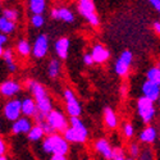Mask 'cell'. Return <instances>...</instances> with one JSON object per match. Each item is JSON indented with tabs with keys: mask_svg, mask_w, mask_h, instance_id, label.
Returning <instances> with one entry per match:
<instances>
[{
	"mask_svg": "<svg viewBox=\"0 0 160 160\" xmlns=\"http://www.w3.org/2000/svg\"><path fill=\"white\" fill-rule=\"evenodd\" d=\"M2 16H3L4 18H7L8 21H10V22L17 23V22L19 21V18H21V13H19V10H18L17 8H14V7H5V8H3V10H2Z\"/></svg>",
	"mask_w": 160,
	"mask_h": 160,
	"instance_id": "484cf974",
	"label": "cell"
},
{
	"mask_svg": "<svg viewBox=\"0 0 160 160\" xmlns=\"http://www.w3.org/2000/svg\"><path fill=\"white\" fill-rule=\"evenodd\" d=\"M159 21H160V18H159Z\"/></svg>",
	"mask_w": 160,
	"mask_h": 160,
	"instance_id": "c3c4849f",
	"label": "cell"
},
{
	"mask_svg": "<svg viewBox=\"0 0 160 160\" xmlns=\"http://www.w3.org/2000/svg\"><path fill=\"white\" fill-rule=\"evenodd\" d=\"M22 101V115L30 119H35V117L38 114L37 105L32 96H24L21 99Z\"/></svg>",
	"mask_w": 160,
	"mask_h": 160,
	"instance_id": "d6986e66",
	"label": "cell"
},
{
	"mask_svg": "<svg viewBox=\"0 0 160 160\" xmlns=\"http://www.w3.org/2000/svg\"><path fill=\"white\" fill-rule=\"evenodd\" d=\"M7 69H8L9 73H16V72L18 71V64H17V62H16V63H12V64H8V65H7Z\"/></svg>",
	"mask_w": 160,
	"mask_h": 160,
	"instance_id": "8d00e7d4",
	"label": "cell"
},
{
	"mask_svg": "<svg viewBox=\"0 0 160 160\" xmlns=\"http://www.w3.org/2000/svg\"><path fill=\"white\" fill-rule=\"evenodd\" d=\"M46 72H48V76L49 78L51 79H57L60 77L62 74V63L59 59H51L48 64V68H46Z\"/></svg>",
	"mask_w": 160,
	"mask_h": 160,
	"instance_id": "cb8c5ba5",
	"label": "cell"
},
{
	"mask_svg": "<svg viewBox=\"0 0 160 160\" xmlns=\"http://www.w3.org/2000/svg\"><path fill=\"white\" fill-rule=\"evenodd\" d=\"M7 151H8V143L2 136H0V156L7 155Z\"/></svg>",
	"mask_w": 160,
	"mask_h": 160,
	"instance_id": "e575fe53",
	"label": "cell"
},
{
	"mask_svg": "<svg viewBox=\"0 0 160 160\" xmlns=\"http://www.w3.org/2000/svg\"><path fill=\"white\" fill-rule=\"evenodd\" d=\"M136 112L141 122L145 126H149L152 123V121L156 117V105L155 102L140 96L136 101Z\"/></svg>",
	"mask_w": 160,
	"mask_h": 160,
	"instance_id": "5b68a950",
	"label": "cell"
},
{
	"mask_svg": "<svg viewBox=\"0 0 160 160\" xmlns=\"http://www.w3.org/2000/svg\"><path fill=\"white\" fill-rule=\"evenodd\" d=\"M46 23V18L45 16H31L30 17V24L32 26L33 28L38 30V28H42Z\"/></svg>",
	"mask_w": 160,
	"mask_h": 160,
	"instance_id": "f546056e",
	"label": "cell"
},
{
	"mask_svg": "<svg viewBox=\"0 0 160 160\" xmlns=\"http://www.w3.org/2000/svg\"><path fill=\"white\" fill-rule=\"evenodd\" d=\"M122 135L127 140H132L136 135V128L131 122H124L122 126Z\"/></svg>",
	"mask_w": 160,
	"mask_h": 160,
	"instance_id": "f1b7e54d",
	"label": "cell"
},
{
	"mask_svg": "<svg viewBox=\"0 0 160 160\" xmlns=\"http://www.w3.org/2000/svg\"><path fill=\"white\" fill-rule=\"evenodd\" d=\"M0 132H2V122H0Z\"/></svg>",
	"mask_w": 160,
	"mask_h": 160,
	"instance_id": "bcb514c9",
	"label": "cell"
},
{
	"mask_svg": "<svg viewBox=\"0 0 160 160\" xmlns=\"http://www.w3.org/2000/svg\"><path fill=\"white\" fill-rule=\"evenodd\" d=\"M27 8L31 16H44L48 10V3L45 0H30L27 3Z\"/></svg>",
	"mask_w": 160,
	"mask_h": 160,
	"instance_id": "44dd1931",
	"label": "cell"
},
{
	"mask_svg": "<svg viewBox=\"0 0 160 160\" xmlns=\"http://www.w3.org/2000/svg\"><path fill=\"white\" fill-rule=\"evenodd\" d=\"M2 115L7 122L10 124L14 123L16 121L22 117V101L21 99H10L8 100L2 108Z\"/></svg>",
	"mask_w": 160,
	"mask_h": 160,
	"instance_id": "ba28073f",
	"label": "cell"
},
{
	"mask_svg": "<svg viewBox=\"0 0 160 160\" xmlns=\"http://www.w3.org/2000/svg\"><path fill=\"white\" fill-rule=\"evenodd\" d=\"M137 160H155V154H154L152 149L149 148V146L143 148Z\"/></svg>",
	"mask_w": 160,
	"mask_h": 160,
	"instance_id": "4dcf8cb0",
	"label": "cell"
},
{
	"mask_svg": "<svg viewBox=\"0 0 160 160\" xmlns=\"http://www.w3.org/2000/svg\"><path fill=\"white\" fill-rule=\"evenodd\" d=\"M49 16H50L51 19L59 21V22H63V23H73L76 21L74 12L67 5L52 7L49 10Z\"/></svg>",
	"mask_w": 160,
	"mask_h": 160,
	"instance_id": "8fae6325",
	"label": "cell"
},
{
	"mask_svg": "<svg viewBox=\"0 0 160 160\" xmlns=\"http://www.w3.org/2000/svg\"><path fill=\"white\" fill-rule=\"evenodd\" d=\"M159 137H160V129H159Z\"/></svg>",
	"mask_w": 160,
	"mask_h": 160,
	"instance_id": "7dc6e473",
	"label": "cell"
},
{
	"mask_svg": "<svg viewBox=\"0 0 160 160\" xmlns=\"http://www.w3.org/2000/svg\"><path fill=\"white\" fill-rule=\"evenodd\" d=\"M50 38L46 33H38L32 42V57L35 59H44L49 54Z\"/></svg>",
	"mask_w": 160,
	"mask_h": 160,
	"instance_id": "30bf717a",
	"label": "cell"
},
{
	"mask_svg": "<svg viewBox=\"0 0 160 160\" xmlns=\"http://www.w3.org/2000/svg\"><path fill=\"white\" fill-rule=\"evenodd\" d=\"M16 51L21 58H28L32 55V44L27 38H19L16 44Z\"/></svg>",
	"mask_w": 160,
	"mask_h": 160,
	"instance_id": "7402d4cb",
	"label": "cell"
},
{
	"mask_svg": "<svg viewBox=\"0 0 160 160\" xmlns=\"http://www.w3.org/2000/svg\"><path fill=\"white\" fill-rule=\"evenodd\" d=\"M141 96L152 102H158L160 98V86L149 79H145L141 85Z\"/></svg>",
	"mask_w": 160,
	"mask_h": 160,
	"instance_id": "4fadbf2b",
	"label": "cell"
},
{
	"mask_svg": "<svg viewBox=\"0 0 160 160\" xmlns=\"http://www.w3.org/2000/svg\"><path fill=\"white\" fill-rule=\"evenodd\" d=\"M45 121L55 133H62L63 135L64 131L69 127V118H67L65 113L59 108L52 109L48 114Z\"/></svg>",
	"mask_w": 160,
	"mask_h": 160,
	"instance_id": "52a82bcc",
	"label": "cell"
},
{
	"mask_svg": "<svg viewBox=\"0 0 160 160\" xmlns=\"http://www.w3.org/2000/svg\"><path fill=\"white\" fill-rule=\"evenodd\" d=\"M16 31H17V23L10 22L3 16H0V33L9 36L12 33H14Z\"/></svg>",
	"mask_w": 160,
	"mask_h": 160,
	"instance_id": "d4e9b609",
	"label": "cell"
},
{
	"mask_svg": "<svg viewBox=\"0 0 160 160\" xmlns=\"http://www.w3.org/2000/svg\"><path fill=\"white\" fill-rule=\"evenodd\" d=\"M159 137V131L155 126L152 124H149V126H145L140 132H138V142L142 143V145H146V146H150L152 143L156 142Z\"/></svg>",
	"mask_w": 160,
	"mask_h": 160,
	"instance_id": "5bb4252c",
	"label": "cell"
},
{
	"mask_svg": "<svg viewBox=\"0 0 160 160\" xmlns=\"http://www.w3.org/2000/svg\"><path fill=\"white\" fill-rule=\"evenodd\" d=\"M26 87H27L31 96L33 98L37 105L38 113L48 117V114L54 109V104H52V99L49 94V91L46 90V87L38 81H36V79H28L26 82Z\"/></svg>",
	"mask_w": 160,
	"mask_h": 160,
	"instance_id": "6da1fadb",
	"label": "cell"
},
{
	"mask_svg": "<svg viewBox=\"0 0 160 160\" xmlns=\"http://www.w3.org/2000/svg\"><path fill=\"white\" fill-rule=\"evenodd\" d=\"M91 55L95 64H104L110 59V51L109 49L104 46L102 44H94L91 48Z\"/></svg>",
	"mask_w": 160,
	"mask_h": 160,
	"instance_id": "ac0fdd59",
	"label": "cell"
},
{
	"mask_svg": "<svg viewBox=\"0 0 160 160\" xmlns=\"http://www.w3.org/2000/svg\"><path fill=\"white\" fill-rule=\"evenodd\" d=\"M69 50H71V40H69V37L62 36V37L57 38V41L54 42V51H55V54H57L59 60L68 59Z\"/></svg>",
	"mask_w": 160,
	"mask_h": 160,
	"instance_id": "e0dca14e",
	"label": "cell"
},
{
	"mask_svg": "<svg viewBox=\"0 0 160 160\" xmlns=\"http://www.w3.org/2000/svg\"><path fill=\"white\" fill-rule=\"evenodd\" d=\"M102 121H104V124L108 129H117L118 126H119V118H118V114L115 113V110L110 106H106L104 108V112H102Z\"/></svg>",
	"mask_w": 160,
	"mask_h": 160,
	"instance_id": "ffe728a7",
	"label": "cell"
},
{
	"mask_svg": "<svg viewBox=\"0 0 160 160\" xmlns=\"http://www.w3.org/2000/svg\"><path fill=\"white\" fill-rule=\"evenodd\" d=\"M0 160H9V158L7 155H4V156H0Z\"/></svg>",
	"mask_w": 160,
	"mask_h": 160,
	"instance_id": "b9f144b4",
	"label": "cell"
},
{
	"mask_svg": "<svg viewBox=\"0 0 160 160\" xmlns=\"http://www.w3.org/2000/svg\"><path fill=\"white\" fill-rule=\"evenodd\" d=\"M146 79H149L151 82H155L160 86V64L158 63L156 65H152L146 71Z\"/></svg>",
	"mask_w": 160,
	"mask_h": 160,
	"instance_id": "4316f807",
	"label": "cell"
},
{
	"mask_svg": "<svg viewBox=\"0 0 160 160\" xmlns=\"http://www.w3.org/2000/svg\"><path fill=\"white\" fill-rule=\"evenodd\" d=\"M40 149L45 155H67L71 152V145L65 141L62 133H52L45 136V138L40 142Z\"/></svg>",
	"mask_w": 160,
	"mask_h": 160,
	"instance_id": "3957f363",
	"label": "cell"
},
{
	"mask_svg": "<svg viewBox=\"0 0 160 160\" xmlns=\"http://www.w3.org/2000/svg\"><path fill=\"white\" fill-rule=\"evenodd\" d=\"M82 62L87 67H91V65H94V59H92V55H91V52H85L83 57H82Z\"/></svg>",
	"mask_w": 160,
	"mask_h": 160,
	"instance_id": "836d02e7",
	"label": "cell"
},
{
	"mask_svg": "<svg viewBox=\"0 0 160 160\" xmlns=\"http://www.w3.org/2000/svg\"><path fill=\"white\" fill-rule=\"evenodd\" d=\"M48 160H69V158L67 155H51Z\"/></svg>",
	"mask_w": 160,
	"mask_h": 160,
	"instance_id": "74e56055",
	"label": "cell"
},
{
	"mask_svg": "<svg viewBox=\"0 0 160 160\" xmlns=\"http://www.w3.org/2000/svg\"><path fill=\"white\" fill-rule=\"evenodd\" d=\"M78 160H90L87 156H83V158H81V159H78Z\"/></svg>",
	"mask_w": 160,
	"mask_h": 160,
	"instance_id": "7bdbcfd3",
	"label": "cell"
},
{
	"mask_svg": "<svg viewBox=\"0 0 160 160\" xmlns=\"http://www.w3.org/2000/svg\"><path fill=\"white\" fill-rule=\"evenodd\" d=\"M0 4H2V3H0Z\"/></svg>",
	"mask_w": 160,
	"mask_h": 160,
	"instance_id": "681fc988",
	"label": "cell"
},
{
	"mask_svg": "<svg viewBox=\"0 0 160 160\" xmlns=\"http://www.w3.org/2000/svg\"><path fill=\"white\" fill-rule=\"evenodd\" d=\"M69 145H83L88 141L90 131L81 118H69V127L63 133Z\"/></svg>",
	"mask_w": 160,
	"mask_h": 160,
	"instance_id": "7a4b0ae2",
	"label": "cell"
},
{
	"mask_svg": "<svg viewBox=\"0 0 160 160\" xmlns=\"http://www.w3.org/2000/svg\"><path fill=\"white\" fill-rule=\"evenodd\" d=\"M152 30L158 36H160V21H155L152 23Z\"/></svg>",
	"mask_w": 160,
	"mask_h": 160,
	"instance_id": "ab89813d",
	"label": "cell"
},
{
	"mask_svg": "<svg viewBox=\"0 0 160 160\" xmlns=\"http://www.w3.org/2000/svg\"><path fill=\"white\" fill-rule=\"evenodd\" d=\"M45 136L46 135H45L42 127L40 126V124H37V123H35L33 127H32V129L28 132L27 138H28V141L31 143H38V142H41L45 138Z\"/></svg>",
	"mask_w": 160,
	"mask_h": 160,
	"instance_id": "603a6c76",
	"label": "cell"
},
{
	"mask_svg": "<svg viewBox=\"0 0 160 160\" xmlns=\"http://www.w3.org/2000/svg\"><path fill=\"white\" fill-rule=\"evenodd\" d=\"M63 99H64V105H65V113L69 118H79L82 114V105L81 101L78 100L76 92L65 87L63 90Z\"/></svg>",
	"mask_w": 160,
	"mask_h": 160,
	"instance_id": "8992f818",
	"label": "cell"
},
{
	"mask_svg": "<svg viewBox=\"0 0 160 160\" xmlns=\"http://www.w3.org/2000/svg\"><path fill=\"white\" fill-rule=\"evenodd\" d=\"M159 64H160V63H159Z\"/></svg>",
	"mask_w": 160,
	"mask_h": 160,
	"instance_id": "f907efd6",
	"label": "cell"
},
{
	"mask_svg": "<svg viewBox=\"0 0 160 160\" xmlns=\"http://www.w3.org/2000/svg\"><path fill=\"white\" fill-rule=\"evenodd\" d=\"M149 5H151L152 9L156 10L159 14H160V0H150V2H149Z\"/></svg>",
	"mask_w": 160,
	"mask_h": 160,
	"instance_id": "d590c367",
	"label": "cell"
},
{
	"mask_svg": "<svg viewBox=\"0 0 160 160\" xmlns=\"http://www.w3.org/2000/svg\"><path fill=\"white\" fill-rule=\"evenodd\" d=\"M77 12L91 27H99L100 26V17L96 10V4L92 0H79L77 2Z\"/></svg>",
	"mask_w": 160,
	"mask_h": 160,
	"instance_id": "277c9868",
	"label": "cell"
},
{
	"mask_svg": "<svg viewBox=\"0 0 160 160\" xmlns=\"http://www.w3.org/2000/svg\"><path fill=\"white\" fill-rule=\"evenodd\" d=\"M128 154H129V158L132 159H138L141 151H142V148H141V143L138 141H133V142H129L128 145Z\"/></svg>",
	"mask_w": 160,
	"mask_h": 160,
	"instance_id": "83f0119b",
	"label": "cell"
},
{
	"mask_svg": "<svg viewBox=\"0 0 160 160\" xmlns=\"http://www.w3.org/2000/svg\"><path fill=\"white\" fill-rule=\"evenodd\" d=\"M33 127V122L32 119L30 118H26V117H21L18 121H16L14 123L10 124V132L12 135L14 136H21V135H28V132L32 129Z\"/></svg>",
	"mask_w": 160,
	"mask_h": 160,
	"instance_id": "9a60e30c",
	"label": "cell"
},
{
	"mask_svg": "<svg viewBox=\"0 0 160 160\" xmlns=\"http://www.w3.org/2000/svg\"><path fill=\"white\" fill-rule=\"evenodd\" d=\"M3 60H4L5 65L12 64V63H16V59H14V51H13L10 48H7V49L4 50V54H3Z\"/></svg>",
	"mask_w": 160,
	"mask_h": 160,
	"instance_id": "1f68e13d",
	"label": "cell"
},
{
	"mask_svg": "<svg viewBox=\"0 0 160 160\" xmlns=\"http://www.w3.org/2000/svg\"><path fill=\"white\" fill-rule=\"evenodd\" d=\"M112 160H127V156H126L124 150L122 148H114Z\"/></svg>",
	"mask_w": 160,
	"mask_h": 160,
	"instance_id": "d6a6232c",
	"label": "cell"
},
{
	"mask_svg": "<svg viewBox=\"0 0 160 160\" xmlns=\"http://www.w3.org/2000/svg\"><path fill=\"white\" fill-rule=\"evenodd\" d=\"M94 150L105 160H112L113 156V151L114 148L112 146V143L109 142V140L106 138H98L94 141Z\"/></svg>",
	"mask_w": 160,
	"mask_h": 160,
	"instance_id": "2e32d148",
	"label": "cell"
},
{
	"mask_svg": "<svg viewBox=\"0 0 160 160\" xmlns=\"http://www.w3.org/2000/svg\"><path fill=\"white\" fill-rule=\"evenodd\" d=\"M8 41H9L8 36H5V35H3V33H0V48H4V46L8 44Z\"/></svg>",
	"mask_w": 160,
	"mask_h": 160,
	"instance_id": "f35d334b",
	"label": "cell"
},
{
	"mask_svg": "<svg viewBox=\"0 0 160 160\" xmlns=\"http://www.w3.org/2000/svg\"><path fill=\"white\" fill-rule=\"evenodd\" d=\"M127 160H136V159H132V158H127Z\"/></svg>",
	"mask_w": 160,
	"mask_h": 160,
	"instance_id": "f6af8a7d",
	"label": "cell"
},
{
	"mask_svg": "<svg viewBox=\"0 0 160 160\" xmlns=\"http://www.w3.org/2000/svg\"><path fill=\"white\" fill-rule=\"evenodd\" d=\"M133 63V52L131 50H123L119 54L118 59L114 62V72L119 77H127L131 72V67Z\"/></svg>",
	"mask_w": 160,
	"mask_h": 160,
	"instance_id": "9c48e42d",
	"label": "cell"
},
{
	"mask_svg": "<svg viewBox=\"0 0 160 160\" xmlns=\"http://www.w3.org/2000/svg\"><path fill=\"white\" fill-rule=\"evenodd\" d=\"M158 104H159V108H160V98H159V100H158Z\"/></svg>",
	"mask_w": 160,
	"mask_h": 160,
	"instance_id": "ee69618b",
	"label": "cell"
},
{
	"mask_svg": "<svg viewBox=\"0 0 160 160\" xmlns=\"http://www.w3.org/2000/svg\"><path fill=\"white\" fill-rule=\"evenodd\" d=\"M4 48H0V58H3V54H4Z\"/></svg>",
	"mask_w": 160,
	"mask_h": 160,
	"instance_id": "60d3db41",
	"label": "cell"
},
{
	"mask_svg": "<svg viewBox=\"0 0 160 160\" xmlns=\"http://www.w3.org/2000/svg\"><path fill=\"white\" fill-rule=\"evenodd\" d=\"M22 92V83L14 78H8L0 83V95L5 99H16Z\"/></svg>",
	"mask_w": 160,
	"mask_h": 160,
	"instance_id": "7c38bea8",
	"label": "cell"
}]
</instances>
